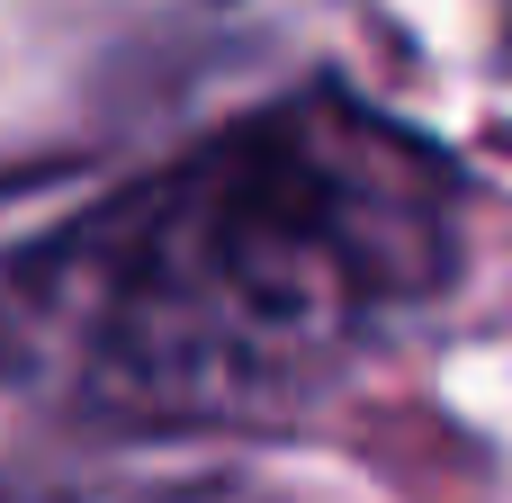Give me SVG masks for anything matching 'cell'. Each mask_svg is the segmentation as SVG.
Returning <instances> with one entry per match:
<instances>
[{"mask_svg": "<svg viewBox=\"0 0 512 503\" xmlns=\"http://www.w3.org/2000/svg\"><path fill=\"white\" fill-rule=\"evenodd\" d=\"M459 270V171L414 126L297 90L0 261V351L117 423L306 405Z\"/></svg>", "mask_w": 512, "mask_h": 503, "instance_id": "cell-1", "label": "cell"}]
</instances>
